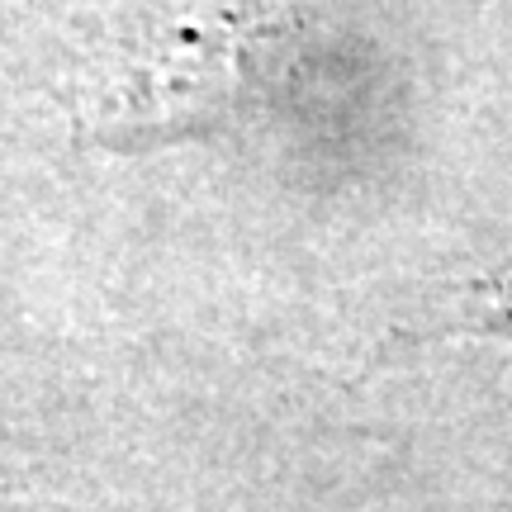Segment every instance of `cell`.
<instances>
[{
    "instance_id": "6da1fadb",
    "label": "cell",
    "mask_w": 512,
    "mask_h": 512,
    "mask_svg": "<svg viewBox=\"0 0 512 512\" xmlns=\"http://www.w3.org/2000/svg\"><path fill=\"white\" fill-rule=\"evenodd\" d=\"M465 323H475V332L512 337V266L498 280L475 285V294L465 299Z\"/></svg>"
}]
</instances>
